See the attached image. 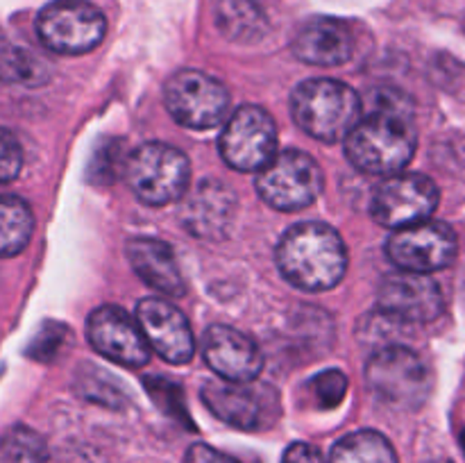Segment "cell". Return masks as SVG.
Here are the masks:
<instances>
[{
    "label": "cell",
    "instance_id": "cell-23",
    "mask_svg": "<svg viewBox=\"0 0 465 463\" xmlns=\"http://www.w3.org/2000/svg\"><path fill=\"white\" fill-rule=\"evenodd\" d=\"M48 66L27 48L0 39V80L12 84L39 86L48 82Z\"/></svg>",
    "mask_w": 465,
    "mask_h": 463
},
{
    "label": "cell",
    "instance_id": "cell-24",
    "mask_svg": "<svg viewBox=\"0 0 465 463\" xmlns=\"http://www.w3.org/2000/svg\"><path fill=\"white\" fill-rule=\"evenodd\" d=\"M3 463H48V445L44 436L25 425H14L0 438Z\"/></svg>",
    "mask_w": 465,
    "mask_h": 463
},
{
    "label": "cell",
    "instance_id": "cell-22",
    "mask_svg": "<svg viewBox=\"0 0 465 463\" xmlns=\"http://www.w3.org/2000/svg\"><path fill=\"white\" fill-rule=\"evenodd\" d=\"M35 232V216L25 200L0 195V257H14L27 248Z\"/></svg>",
    "mask_w": 465,
    "mask_h": 463
},
{
    "label": "cell",
    "instance_id": "cell-6",
    "mask_svg": "<svg viewBox=\"0 0 465 463\" xmlns=\"http://www.w3.org/2000/svg\"><path fill=\"white\" fill-rule=\"evenodd\" d=\"M322 171L312 154L302 150H282L257 175V191L266 204L280 212L309 207L322 193Z\"/></svg>",
    "mask_w": 465,
    "mask_h": 463
},
{
    "label": "cell",
    "instance_id": "cell-15",
    "mask_svg": "<svg viewBox=\"0 0 465 463\" xmlns=\"http://www.w3.org/2000/svg\"><path fill=\"white\" fill-rule=\"evenodd\" d=\"M136 325L141 327L148 348L168 363H186L195 354V336L189 320L175 304L166 300H141L136 307Z\"/></svg>",
    "mask_w": 465,
    "mask_h": 463
},
{
    "label": "cell",
    "instance_id": "cell-13",
    "mask_svg": "<svg viewBox=\"0 0 465 463\" xmlns=\"http://www.w3.org/2000/svg\"><path fill=\"white\" fill-rule=\"evenodd\" d=\"M377 309L402 325H425L443 313V291L425 272H391L377 291Z\"/></svg>",
    "mask_w": 465,
    "mask_h": 463
},
{
    "label": "cell",
    "instance_id": "cell-28",
    "mask_svg": "<svg viewBox=\"0 0 465 463\" xmlns=\"http://www.w3.org/2000/svg\"><path fill=\"white\" fill-rule=\"evenodd\" d=\"M184 463H239L236 458L227 457V454L218 452V449L209 448L204 443L191 445L189 452H186Z\"/></svg>",
    "mask_w": 465,
    "mask_h": 463
},
{
    "label": "cell",
    "instance_id": "cell-25",
    "mask_svg": "<svg viewBox=\"0 0 465 463\" xmlns=\"http://www.w3.org/2000/svg\"><path fill=\"white\" fill-rule=\"evenodd\" d=\"M66 340H71V331L66 330L59 322H45L41 327L39 334L32 339L30 350L27 352L36 359V361H53L59 354V350L66 345Z\"/></svg>",
    "mask_w": 465,
    "mask_h": 463
},
{
    "label": "cell",
    "instance_id": "cell-8",
    "mask_svg": "<svg viewBox=\"0 0 465 463\" xmlns=\"http://www.w3.org/2000/svg\"><path fill=\"white\" fill-rule=\"evenodd\" d=\"M163 100L168 113L189 130H212L230 112L225 84L195 68H184L168 77Z\"/></svg>",
    "mask_w": 465,
    "mask_h": 463
},
{
    "label": "cell",
    "instance_id": "cell-19",
    "mask_svg": "<svg viewBox=\"0 0 465 463\" xmlns=\"http://www.w3.org/2000/svg\"><path fill=\"white\" fill-rule=\"evenodd\" d=\"M234 191L225 189L218 182H200L193 193L184 200L182 207V222L191 230V234L213 239L227 230L234 216Z\"/></svg>",
    "mask_w": 465,
    "mask_h": 463
},
{
    "label": "cell",
    "instance_id": "cell-12",
    "mask_svg": "<svg viewBox=\"0 0 465 463\" xmlns=\"http://www.w3.org/2000/svg\"><path fill=\"white\" fill-rule=\"evenodd\" d=\"M439 207V186L422 172H395L372 193L371 212L380 225L400 230L427 221Z\"/></svg>",
    "mask_w": 465,
    "mask_h": 463
},
{
    "label": "cell",
    "instance_id": "cell-1",
    "mask_svg": "<svg viewBox=\"0 0 465 463\" xmlns=\"http://www.w3.org/2000/svg\"><path fill=\"white\" fill-rule=\"evenodd\" d=\"M350 163L368 175H395L411 162L418 145L416 109L398 89L371 91V103L345 136Z\"/></svg>",
    "mask_w": 465,
    "mask_h": 463
},
{
    "label": "cell",
    "instance_id": "cell-7",
    "mask_svg": "<svg viewBox=\"0 0 465 463\" xmlns=\"http://www.w3.org/2000/svg\"><path fill=\"white\" fill-rule=\"evenodd\" d=\"M104 14L84 0H54L36 16L41 44L59 54L89 53L104 39Z\"/></svg>",
    "mask_w": 465,
    "mask_h": 463
},
{
    "label": "cell",
    "instance_id": "cell-11",
    "mask_svg": "<svg viewBox=\"0 0 465 463\" xmlns=\"http://www.w3.org/2000/svg\"><path fill=\"white\" fill-rule=\"evenodd\" d=\"M457 234L448 222L420 221L400 227L386 241V254L400 271H443L457 259Z\"/></svg>",
    "mask_w": 465,
    "mask_h": 463
},
{
    "label": "cell",
    "instance_id": "cell-27",
    "mask_svg": "<svg viewBox=\"0 0 465 463\" xmlns=\"http://www.w3.org/2000/svg\"><path fill=\"white\" fill-rule=\"evenodd\" d=\"M312 389L322 407H336L348 390V377L341 370H325L316 375V379L312 381Z\"/></svg>",
    "mask_w": 465,
    "mask_h": 463
},
{
    "label": "cell",
    "instance_id": "cell-21",
    "mask_svg": "<svg viewBox=\"0 0 465 463\" xmlns=\"http://www.w3.org/2000/svg\"><path fill=\"white\" fill-rule=\"evenodd\" d=\"M330 463H400L393 445L380 431L361 429L343 436L331 448Z\"/></svg>",
    "mask_w": 465,
    "mask_h": 463
},
{
    "label": "cell",
    "instance_id": "cell-14",
    "mask_svg": "<svg viewBox=\"0 0 465 463\" xmlns=\"http://www.w3.org/2000/svg\"><path fill=\"white\" fill-rule=\"evenodd\" d=\"M86 339L95 352L125 368H141L150 359V348L141 327L130 313L114 304H103L91 311L86 320Z\"/></svg>",
    "mask_w": 465,
    "mask_h": 463
},
{
    "label": "cell",
    "instance_id": "cell-10",
    "mask_svg": "<svg viewBox=\"0 0 465 463\" xmlns=\"http://www.w3.org/2000/svg\"><path fill=\"white\" fill-rule=\"evenodd\" d=\"M218 150L234 171H262L277 154V125L266 109L243 104L227 118Z\"/></svg>",
    "mask_w": 465,
    "mask_h": 463
},
{
    "label": "cell",
    "instance_id": "cell-2",
    "mask_svg": "<svg viewBox=\"0 0 465 463\" xmlns=\"http://www.w3.org/2000/svg\"><path fill=\"white\" fill-rule=\"evenodd\" d=\"M275 259L286 281L312 293L334 289L348 268V250L341 234L318 221L289 227L277 243Z\"/></svg>",
    "mask_w": 465,
    "mask_h": 463
},
{
    "label": "cell",
    "instance_id": "cell-20",
    "mask_svg": "<svg viewBox=\"0 0 465 463\" xmlns=\"http://www.w3.org/2000/svg\"><path fill=\"white\" fill-rule=\"evenodd\" d=\"M216 25L234 44H257L266 36L268 18L257 0H216Z\"/></svg>",
    "mask_w": 465,
    "mask_h": 463
},
{
    "label": "cell",
    "instance_id": "cell-4",
    "mask_svg": "<svg viewBox=\"0 0 465 463\" xmlns=\"http://www.w3.org/2000/svg\"><path fill=\"white\" fill-rule=\"evenodd\" d=\"M123 177L141 202L163 207L186 193L191 182L189 157L168 143H143L123 163Z\"/></svg>",
    "mask_w": 465,
    "mask_h": 463
},
{
    "label": "cell",
    "instance_id": "cell-17",
    "mask_svg": "<svg viewBox=\"0 0 465 463\" xmlns=\"http://www.w3.org/2000/svg\"><path fill=\"white\" fill-rule=\"evenodd\" d=\"M293 54L313 66H341L354 54V36L336 18H313L293 39Z\"/></svg>",
    "mask_w": 465,
    "mask_h": 463
},
{
    "label": "cell",
    "instance_id": "cell-18",
    "mask_svg": "<svg viewBox=\"0 0 465 463\" xmlns=\"http://www.w3.org/2000/svg\"><path fill=\"white\" fill-rule=\"evenodd\" d=\"M125 250L132 268L145 284L173 298L186 293L184 275L171 245L150 236H136L127 241Z\"/></svg>",
    "mask_w": 465,
    "mask_h": 463
},
{
    "label": "cell",
    "instance_id": "cell-16",
    "mask_svg": "<svg viewBox=\"0 0 465 463\" xmlns=\"http://www.w3.org/2000/svg\"><path fill=\"white\" fill-rule=\"evenodd\" d=\"M203 354L207 366L225 381H254L263 368L259 345L227 325H212L204 331Z\"/></svg>",
    "mask_w": 465,
    "mask_h": 463
},
{
    "label": "cell",
    "instance_id": "cell-3",
    "mask_svg": "<svg viewBox=\"0 0 465 463\" xmlns=\"http://www.w3.org/2000/svg\"><path fill=\"white\" fill-rule=\"evenodd\" d=\"M361 109L357 91L331 77L300 82L291 95V112L300 130L325 143L343 141L361 116Z\"/></svg>",
    "mask_w": 465,
    "mask_h": 463
},
{
    "label": "cell",
    "instance_id": "cell-9",
    "mask_svg": "<svg viewBox=\"0 0 465 463\" xmlns=\"http://www.w3.org/2000/svg\"><path fill=\"white\" fill-rule=\"evenodd\" d=\"M203 402L216 418L243 431H259L280 418V395L257 381H207Z\"/></svg>",
    "mask_w": 465,
    "mask_h": 463
},
{
    "label": "cell",
    "instance_id": "cell-29",
    "mask_svg": "<svg viewBox=\"0 0 465 463\" xmlns=\"http://www.w3.org/2000/svg\"><path fill=\"white\" fill-rule=\"evenodd\" d=\"M282 463H327L322 454L309 443H293L284 452Z\"/></svg>",
    "mask_w": 465,
    "mask_h": 463
},
{
    "label": "cell",
    "instance_id": "cell-30",
    "mask_svg": "<svg viewBox=\"0 0 465 463\" xmlns=\"http://www.w3.org/2000/svg\"><path fill=\"white\" fill-rule=\"evenodd\" d=\"M431 463H452V461H445V458H439V461H431Z\"/></svg>",
    "mask_w": 465,
    "mask_h": 463
},
{
    "label": "cell",
    "instance_id": "cell-26",
    "mask_svg": "<svg viewBox=\"0 0 465 463\" xmlns=\"http://www.w3.org/2000/svg\"><path fill=\"white\" fill-rule=\"evenodd\" d=\"M23 168V150L16 136L0 127V184L16 180Z\"/></svg>",
    "mask_w": 465,
    "mask_h": 463
},
{
    "label": "cell",
    "instance_id": "cell-5",
    "mask_svg": "<svg viewBox=\"0 0 465 463\" xmlns=\"http://www.w3.org/2000/svg\"><path fill=\"white\" fill-rule=\"evenodd\" d=\"M366 384L381 404L398 411H411L427 399L431 377L425 361L407 345H386L371 357Z\"/></svg>",
    "mask_w": 465,
    "mask_h": 463
}]
</instances>
